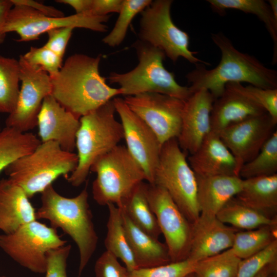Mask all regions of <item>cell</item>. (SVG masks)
Segmentation results:
<instances>
[{"label": "cell", "instance_id": "1", "mask_svg": "<svg viewBox=\"0 0 277 277\" xmlns=\"http://www.w3.org/2000/svg\"><path fill=\"white\" fill-rule=\"evenodd\" d=\"M101 60V55H71L58 72L50 77L51 95L79 119L122 94L120 88L109 86L106 77L100 74Z\"/></svg>", "mask_w": 277, "mask_h": 277}, {"label": "cell", "instance_id": "2", "mask_svg": "<svg viewBox=\"0 0 277 277\" xmlns=\"http://www.w3.org/2000/svg\"><path fill=\"white\" fill-rule=\"evenodd\" d=\"M211 39L221 51V61L209 70L203 64H197L186 74L192 93L205 89L215 100L224 93L229 83L246 82L264 89H277L276 71L266 67L254 56L237 50L221 32L212 34Z\"/></svg>", "mask_w": 277, "mask_h": 277}, {"label": "cell", "instance_id": "3", "mask_svg": "<svg viewBox=\"0 0 277 277\" xmlns=\"http://www.w3.org/2000/svg\"><path fill=\"white\" fill-rule=\"evenodd\" d=\"M85 188L77 195L67 197L58 193L52 185L41 193V204L36 210V219L49 221L50 226L61 229L77 246L80 277L96 250L98 237Z\"/></svg>", "mask_w": 277, "mask_h": 277}, {"label": "cell", "instance_id": "4", "mask_svg": "<svg viewBox=\"0 0 277 277\" xmlns=\"http://www.w3.org/2000/svg\"><path fill=\"white\" fill-rule=\"evenodd\" d=\"M113 99L80 118L75 149L78 163L67 177L69 183L78 187L86 180L93 164L124 139L122 125L115 117Z\"/></svg>", "mask_w": 277, "mask_h": 277}, {"label": "cell", "instance_id": "5", "mask_svg": "<svg viewBox=\"0 0 277 277\" xmlns=\"http://www.w3.org/2000/svg\"><path fill=\"white\" fill-rule=\"evenodd\" d=\"M78 157L56 142H41L31 153L16 160L4 172L30 199L41 193L61 176L67 177L76 168Z\"/></svg>", "mask_w": 277, "mask_h": 277}, {"label": "cell", "instance_id": "6", "mask_svg": "<svg viewBox=\"0 0 277 277\" xmlns=\"http://www.w3.org/2000/svg\"><path fill=\"white\" fill-rule=\"evenodd\" d=\"M138 63L126 73L113 72L106 77L110 84H117L122 95L132 96L153 92L169 95L185 101L192 94L189 87L180 85L173 72L163 65L166 55L159 49L139 39L133 44Z\"/></svg>", "mask_w": 277, "mask_h": 277}, {"label": "cell", "instance_id": "7", "mask_svg": "<svg viewBox=\"0 0 277 277\" xmlns=\"http://www.w3.org/2000/svg\"><path fill=\"white\" fill-rule=\"evenodd\" d=\"M90 171L96 174L92 196L101 206L113 204L122 208L137 186L146 181L143 170L123 145L98 158Z\"/></svg>", "mask_w": 277, "mask_h": 277}, {"label": "cell", "instance_id": "8", "mask_svg": "<svg viewBox=\"0 0 277 277\" xmlns=\"http://www.w3.org/2000/svg\"><path fill=\"white\" fill-rule=\"evenodd\" d=\"M164 188L187 220L194 223L200 215L196 175L177 138L162 146L153 184Z\"/></svg>", "mask_w": 277, "mask_h": 277}, {"label": "cell", "instance_id": "9", "mask_svg": "<svg viewBox=\"0 0 277 277\" xmlns=\"http://www.w3.org/2000/svg\"><path fill=\"white\" fill-rule=\"evenodd\" d=\"M172 0H155L141 12L139 40L162 50L175 63L182 57L192 64L209 65L189 50V36L179 28L171 17Z\"/></svg>", "mask_w": 277, "mask_h": 277}, {"label": "cell", "instance_id": "10", "mask_svg": "<svg viewBox=\"0 0 277 277\" xmlns=\"http://www.w3.org/2000/svg\"><path fill=\"white\" fill-rule=\"evenodd\" d=\"M56 229L37 220L26 224L13 232L0 235L1 249L22 267L45 273L47 254L67 244Z\"/></svg>", "mask_w": 277, "mask_h": 277}, {"label": "cell", "instance_id": "11", "mask_svg": "<svg viewBox=\"0 0 277 277\" xmlns=\"http://www.w3.org/2000/svg\"><path fill=\"white\" fill-rule=\"evenodd\" d=\"M110 16H94L87 14H75L68 16L55 17L46 16L27 6L13 5L10 10L4 28L7 33L15 32L19 36L18 42H28L38 39L48 31L57 28L72 27L82 28L104 32Z\"/></svg>", "mask_w": 277, "mask_h": 277}, {"label": "cell", "instance_id": "12", "mask_svg": "<svg viewBox=\"0 0 277 277\" xmlns=\"http://www.w3.org/2000/svg\"><path fill=\"white\" fill-rule=\"evenodd\" d=\"M146 194L161 234L164 236L171 262L187 259L192 223L187 220L162 187L147 183Z\"/></svg>", "mask_w": 277, "mask_h": 277}, {"label": "cell", "instance_id": "13", "mask_svg": "<svg viewBox=\"0 0 277 277\" xmlns=\"http://www.w3.org/2000/svg\"><path fill=\"white\" fill-rule=\"evenodd\" d=\"M128 107L154 132L162 145L180 134L185 101L158 93L125 96Z\"/></svg>", "mask_w": 277, "mask_h": 277}, {"label": "cell", "instance_id": "14", "mask_svg": "<svg viewBox=\"0 0 277 277\" xmlns=\"http://www.w3.org/2000/svg\"><path fill=\"white\" fill-rule=\"evenodd\" d=\"M21 87L15 109L5 121L6 127L27 132L37 126V116L44 98L51 94L49 75L30 64L21 55L18 60Z\"/></svg>", "mask_w": 277, "mask_h": 277}, {"label": "cell", "instance_id": "15", "mask_svg": "<svg viewBox=\"0 0 277 277\" xmlns=\"http://www.w3.org/2000/svg\"><path fill=\"white\" fill-rule=\"evenodd\" d=\"M124 132L126 147L143 170L148 183L153 184L162 144L152 129L126 105L124 99L113 98Z\"/></svg>", "mask_w": 277, "mask_h": 277}, {"label": "cell", "instance_id": "16", "mask_svg": "<svg viewBox=\"0 0 277 277\" xmlns=\"http://www.w3.org/2000/svg\"><path fill=\"white\" fill-rule=\"evenodd\" d=\"M276 124L265 113L232 124L221 132L220 138L235 159L239 174L276 130Z\"/></svg>", "mask_w": 277, "mask_h": 277}, {"label": "cell", "instance_id": "17", "mask_svg": "<svg viewBox=\"0 0 277 277\" xmlns=\"http://www.w3.org/2000/svg\"><path fill=\"white\" fill-rule=\"evenodd\" d=\"M214 101L211 94L205 89L194 92L185 101L181 131L177 138L184 152L193 153L211 132Z\"/></svg>", "mask_w": 277, "mask_h": 277}, {"label": "cell", "instance_id": "18", "mask_svg": "<svg viewBox=\"0 0 277 277\" xmlns=\"http://www.w3.org/2000/svg\"><path fill=\"white\" fill-rule=\"evenodd\" d=\"M80 119L66 110L50 94L42 104L37 126L41 142L57 143L65 151L74 152Z\"/></svg>", "mask_w": 277, "mask_h": 277}, {"label": "cell", "instance_id": "19", "mask_svg": "<svg viewBox=\"0 0 277 277\" xmlns=\"http://www.w3.org/2000/svg\"><path fill=\"white\" fill-rule=\"evenodd\" d=\"M238 230L221 222L216 216L200 214L192 223L187 259L197 262L230 248Z\"/></svg>", "mask_w": 277, "mask_h": 277}, {"label": "cell", "instance_id": "20", "mask_svg": "<svg viewBox=\"0 0 277 277\" xmlns=\"http://www.w3.org/2000/svg\"><path fill=\"white\" fill-rule=\"evenodd\" d=\"M188 163L199 176H239L236 161L220 136L210 132L199 148L188 157Z\"/></svg>", "mask_w": 277, "mask_h": 277}, {"label": "cell", "instance_id": "21", "mask_svg": "<svg viewBox=\"0 0 277 277\" xmlns=\"http://www.w3.org/2000/svg\"><path fill=\"white\" fill-rule=\"evenodd\" d=\"M36 209L24 190L8 178L0 180V231L13 232L36 220Z\"/></svg>", "mask_w": 277, "mask_h": 277}, {"label": "cell", "instance_id": "22", "mask_svg": "<svg viewBox=\"0 0 277 277\" xmlns=\"http://www.w3.org/2000/svg\"><path fill=\"white\" fill-rule=\"evenodd\" d=\"M200 214L216 216L220 210L240 191L243 180L235 175H196Z\"/></svg>", "mask_w": 277, "mask_h": 277}, {"label": "cell", "instance_id": "23", "mask_svg": "<svg viewBox=\"0 0 277 277\" xmlns=\"http://www.w3.org/2000/svg\"><path fill=\"white\" fill-rule=\"evenodd\" d=\"M267 112L243 96L225 89L214 100L211 112V132L220 135L228 126Z\"/></svg>", "mask_w": 277, "mask_h": 277}, {"label": "cell", "instance_id": "24", "mask_svg": "<svg viewBox=\"0 0 277 277\" xmlns=\"http://www.w3.org/2000/svg\"><path fill=\"white\" fill-rule=\"evenodd\" d=\"M121 209L128 242L138 268H152L170 263L165 243L140 229Z\"/></svg>", "mask_w": 277, "mask_h": 277}, {"label": "cell", "instance_id": "25", "mask_svg": "<svg viewBox=\"0 0 277 277\" xmlns=\"http://www.w3.org/2000/svg\"><path fill=\"white\" fill-rule=\"evenodd\" d=\"M243 180L235 199L269 218L276 219L277 174Z\"/></svg>", "mask_w": 277, "mask_h": 277}, {"label": "cell", "instance_id": "26", "mask_svg": "<svg viewBox=\"0 0 277 277\" xmlns=\"http://www.w3.org/2000/svg\"><path fill=\"white\" fill-rule=\"evenodd\" d=\"M109 214L107 234L104 241L106 250L125 264L128 271L138 268L130 248L124 226L121 208L113 204L107 205Z\"/></svg>", "mask_w": 277, "mask_h": 277}, {"label": "cell", "instance_id": "27", "mask_svg": "<svg viewBox=\"0 0 277 277\" xmlns=\"http://www.w3.org/2000/svg\"><path fill=\"white\" fill-rule=\"evenodd\" d=\"M213 10L222 14L233 9L255 15L262 21L273 42V64L277 63V20L268 3L263 0H207Z\"/></svg>", "mask_w": 277, "mask_h": 277}, {"label": "cell", "instance_id": "28", "mask_svg": "<svg viewBox=\"0 0 277 277\" xmlns=\"http://www.w3.org/2000/svg\"><path fill=\"white\" fill-rule=\"evenodd\" d=\"M31 132L5 126L0 131V173L18 158L33 151L41 143Z\"/></svg>", "mask_w": 277, "mask_h": 277}, {"label": "cell", "instance_id": "29", "mask_svg": "<svg viewBox=\"0 0 277 277\" xmlns=\"http://www.w3.org/2000/svg\"><path fill=\"white\" fill-rule=\"evenodd\" d=\"M147 183H140L134 189L124 205L120 208L131 221L147 234L159 239L161 234L156 217L148 201Z\"/></svg>", "mask_w": 277, "mask_h": 277}, {"label": "cell", "instance_id": "30", "mask_svg": "<svg viewBox=\"0 0 277 277\" xmlns=\"http://www.w3.org/2000/svg\"><path fill=\"white\" fill-rule=\"evenodd\" d=\"M216 217L226 225L244 230L265 225H277L276 219H270L259 213L240 202L235 197L225 204Z\"/></svg>", "mask_w": 277, "mask_h": 277}, {"label": "cell", "instance_id": "31", "mask_svg": "<svg viewBox=\"0 0 277 277\" xmlns=\"http://www.w3.org/2000/svg\"><path fill=\"white\" fill-rule=\"evenodd\" d=\"M276 225L236 232L230 248L233 253L243 260L263 250L276 239Z\"/></svg>", "mask_w": 277, "mask_h": 277}, {"label": "cell", "instance_id": "32", "mask_svg": "<svg viewBox=\"0 0 277 277\" xmlns=\"http://www.w3.org/2000/svg\"><path fill=\"white\" fill-rule=\"evenodd\" d=\"M18 60L0 55V112L9 114L15 109L19 93Z\"/></svg>", "mask_w": 277, "mask_h": 277}, {"label": "cell", "instance_id": "33", "mask_svg": "<svg viewBox=\"0 0 277 277\" xmlns=\"http://www.w3.org/2000/svg\"><path fill=\"white\" fill-rule=\"evenodd\" d=\"M277 172V130L251 160L241 167L239 176L242 179L274 175Z\"/></svg>", "mask_w": 277, "mask_h": 277}, {"label": "cell", "instance_id": "34", "mask_svg": "<svg viewBox=\"0 0 277 277\" xmlns=\"http://www.w3.org/2000/svg\"><path fill=\"white\" fill-rule=\"evenodd\" d=\"M242 260L230 248L196 263V277H235Z\"/></svg>", "mask_w": 277, "mask_h": 277}, {"label": "cell", "instance_id": "35", "mask_svg": "<svg viewBox=\"0 0 277 277\" xmlns=\"http://www.w3.org/2000/svg\"><path fill=\"white\" fill-rule=\"evenodd\" d=\"M150 0H124L119 16L111 32L102 42L111 47L120 45L126 35L132 19L150 4Z\"/></svg>", "mask_w": 277, "mask_h": 277}, {"label": "cell", "instance_id": "36", "mask_svg": "<svg viewBox=\"0 0 277 277\" xmlns=\"http://www.w3.org/2000/svg\"><path fill=\"white\" fill-rule=\"evenodd\" d=\"M225 89L239 94L263 108L277 123V89H264L251 85L229 83Z\"/></svg>", "mask_w": 277, "mask_h": 277}, {"label": "cell", "instance_id": "37", "mask_svg": "<svg viewBox=\"0 0 277 277\" xmlns=\"http://www.w3.org/2000/svg\"><path fill=\"white\" fill-rule=\"evenodd\" d=\"M196 263L187 259L152 268H137L128 271V277H185L194 272Z\"/></svg>", "mask_w": 277, "mask_h": 277}, {"label": "cell", "instance_id": "38", "mask_svg": "<svg viewBox=\"0 0 277 277\" xmlns=\"http://www.w3.org/2000/svg\"><path fill=\"white\" fill-rule=\"evenodd\" d=\"M277 262V240L260 252L240 263L235 277H255L266 266Z\"/></svg>", "mask_w": 277, "mask_h": 277}, {"label": "cell", "instance_id": "39", "mask_svg": "<svg viewBox=\"0 0 277 277\" xmlns=\"http://www.w3.org/2000/svg\"><path fill=\"white\" fill-rule=\"evenodd\" d=\"M23 56L30 64L46 72L50 77L55 75L62 66L63 58L45 46L31 47Z\"/></svg>", "mask_w": 277, "mask_h": 277}, {"label": "cell", "instance_id": "40", "mask_svg": "<svg viewBox=\"0 0 277 277\" xmlns=\"http://www.w3.org/2000/svg\"><path fill=\"white\" fill-rule=\"evenodd\" d=\"M71 249V245L66 244L48 252L45 277H68L67 260Z\"/></svg>", "mask_w": 277, "mask_h": 277}, {"label": "cell", "instance_id": "41", "mask_svg": "<svg viewBox=\"0 0 277 277\" xmlns=\"http://www.w3.org/2000/svg\"><path fill=\"white\" fill-rule=\"evenodd\" d=\"M95 277H128V271L118 262V259L106 250L96 261Z\"/></svg>", "mask_w": 277, "mask_h": 277}, {"label": "cell", "instance_id": "42", "mask_svg": "<svg viewBox=\"0 0 277 277\" xmlns=\"http://www.w3.org/2000/svg\"><path fill=\"white\" fill-rule=\"evenodd\" d=\"M74 29L72 27H64L48 31V39L44 46L63 58Z\"/></svg>", "mask_w": 277, "mask_h": 277}, {"label": "cell", "instance_id": "43", "mask_svg": "<svg viewBox=\"0 0 277 277\" xmlns=\"http://www.w3.org/2000/svg\"><path fill=\"white\" fill-rule=\"evenodd\" d=\"M124 0H91L88 14L94 16H105L109 13H119Z\"/></svg>", "mask_w": 277, "mask_h": 277}, {"label": "cell", "instance_id": "44", "mask_svg": "<svg viewBox=\"0 0 277 277\" xmlns=\"http://www.w3.org/2000/svg\"><path fill=\"white\" fill-rule=\"evenodd\" d=\"M13 5H22L31 8L48 16L61 17L65 16L61 10L52 6H47L33 0H11Z\"/></svg>", "mask_w": 277, "mask_h": 277}, {"label": "cell", "instance_id": "45", "mask_svg": "<svg viewBox=\"0 0 277 277\" xmlns=\"http://www.w3.org/2000/svg\"><path fill=\"white\" fill-rule=\"evenodd\" d=\"M11 0H0V44L5 40L4 28L9 13L13 7Z\"/></svg>", "mask_w": 277, "mask_h": 277}, {"label": "cell", "instance_id": "46", "mask_svg": "<svg viewBox=\"0 0 277 277\" xmlns=\"http://www.w3.org/2000/svg\"><path fill=\"white\" fill-rule=\"evenodd\" d=\"M56 2L68 5L75 11L76 14H88L91 0H57Z\"/></svg>", "mask_w": 277, "mask_h": 277}, {"label": "cell", "instance_id": "47", "mask_svg": "<svg viewBox=\"0 0 277 277\" xmlns=\"http://www.w3.org/2000/svg\"><path fill=\"white\" fill-rule=\"evenodd\" d=\"M277 270V262L271 263L262 269L255 277H268L272 272Z\"/></svg>", "mask_w": 277, "mask_h": 277}, {"label": "cell", "instance_id": "48", "mask_svg": "<svg viewBox=\"0 0 277 277\" xmlns=\"http://www.w3.org/2000/svg\"><path fill=\"white\" fill-rule=\"evenodd\" d=\"M268 2L274 18L277 20V1L269 0Z\"/></svg>", "mask_w": 277, "mask_h": 277}, {"label": "cell", "instance_id": "49", "mask_svg": "<svg viewBox=\"0 0 277 277\" xmlns=\"http://www.w3.org/2000/svg\"><path fill=\"white\" fill-rule=\"evenodd\" d=\"M277 271L276 270V271H274L272 272H271L268 276V277H277V273H276Z\"/></svg>", "mask_w": 277, "mask_h": 277}, {"label": "cell", "instance_id": "50", "mask_svg": "<svg viewBox=\"0 0 277 277\" xmlns=\"http://www.w3.org/2000/svg\"><path fill=\"white\" fill-rule=\"evenodd\" d=\"M185 277H196L193 272L190 273L187 275Z\"/></svg>", "mask_w": 277, "mask_h": 277}, {"label": "cell", "instance_id": "51", "mask_svg": "<svg viewBox=\"0 0 277 277\" xmlns=\"http://www.w3.org/2000/svg\"><path fill=\"white\" fill-rule=\"evenodd\" d=\"M0 277H7V276H3H3H1V275H0Z\"/></svg>", "mask_w": 277, "mask_h": 277}, {"label": "cell", "instance_id": "52", "mask_svg": "<svg viewBox=\"0 0 277 277\" xmlns=\"http://www.w3.org/2000/svg\"><path fill=\"white\" fill-rule=\"evenodd\" d=\"M1 128H0V131H1Z\"/></svg>", "mask_w": 277, "mask_h": 277}]
</instances>
